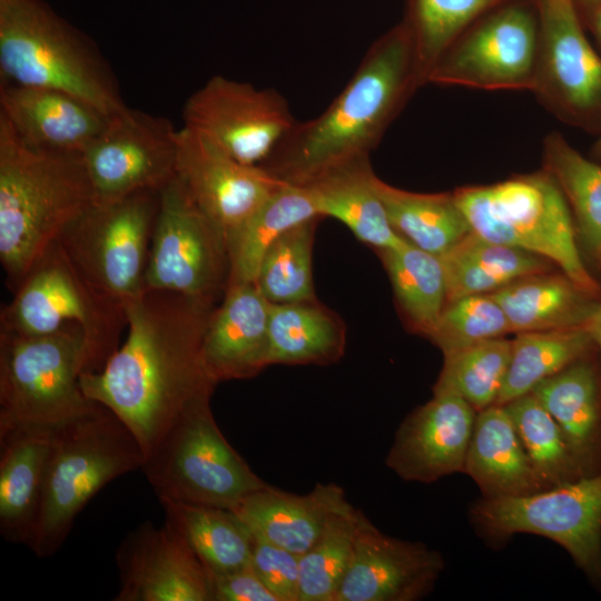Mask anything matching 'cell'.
<instances>
[{"mask_svg": "<svg viewBox=\"0 0 601 601\" xmlns=\"http://www.w3.org/2000/svg\"><path fill=\"white\" fill-rule=\"evenodd\" d=\"M159 196L146 190L93 203L57 240L92 287L124 306L145 292Z\"/></svg>", "mask_w": 601, "mask_h": 601, "instance_id": "cell-10", "label": "cell"}, {"mask_svg": "<svg viewBox=\"0 0 601 601\" xmlns=\"http://www.w3.org/2000/svg\"><path fill=\"white\" fill-rule=\"evenodd\" d=\"M110 116L62 90L0 85V117L24 144L36 149L82 155Z\"/></svg>", "mask_w": 601, "mask_h": 601, "instance_id": "cell-21", "label": "cell"}, {"mask_svg": "<svg viewBox=\"0 0 601 601\" xmlns=\"http://www.w3.org/2000/svg\"><path fill=\"white\" fill-rule=\"evenodd\" d=\"M0 75L1 82L69 92L108 115L127 107L93 42L43 0H0Z\"/></svg>", "mask_w": 601, "mask_h": 601, "instance_id": "cell-5", "label": "cell"}, {"mask_svg": "<svg viewBox=\"0 0 601 601\" xmlns=\"http://www.w3.org/2000/svg\"><path fill=\"white\" fill-rule=\"evenodd\" d=\"M592 31L601 47V2L593 7V14L591 19Z\"/></svg>", "mask_w": 601, "mask_h": 601, "instance_id": "cell-46", "label": "cell"}, {"mask_svg": "<svg viewBox=\"0 0 601 601\" xmlns=\"http://www.w3.org/2000/svg\"><path fill=\"white\" fill-rule=\"evenodd\" d=\"M503 406L535 470L550 487L584 476L559 424L532 393Z\"/></svg>", "mask_w": 601, "mask_h": 601, "instance_id": "cell-39", "label": "cell"}, {"mask_svg": "<svg viewBox=\"0 0 601 601\" xmlns=\"http://www.w3.org/2000/svg\"><path fill=\"white\" fill-rule=\"evenodd\" d=\"M501 0H413L411 27L422 85L444 52L482 12Z\"/></svg>", "mask_w": 601, "mask_h": 601, "instance_id": "cell-41", "label": "cell"}, {"mask_svg": "<svg viewBox=\"0 0 601 601\" xmlns=\"http://www.w3.org/2000/svg\"><path fill=\"white\" fill-rule=\"evenodd\" d=\"M316 219L290 228L267 249L256 286L273 304L312 302V247Z\"/></svg>", "mask_w": 601, "mask_h": 601, "instance_id": "cell-40", "label": "cell"}, {"mask_svg": "<svg viewBox=\"0 0 601 601\" xmlns=\"http://www.w3.org/2000/svg\"><path fill=\"white\" fill-rule=\"evenodd\" d=\"M511 348L512 342L500 337L445 355L433 393L457 395L476 412L493 405L509 368Z\"/></svg>", "mask_w": 601, "mask_h": 601, "instance_id": "cell-38", "label": "cell"}, {"mask_svg": "<svg viewBox=\"0 0 601 601\" xmlns=\"http://www.w3.org/2000/svg\"><path fill=\"white\" fill-rule=\"evenodd\" d=\"M443 570L439 551L387 535L364 515L334 601H416L432 591Z\"/></svg>", "mask_w": 601, "mask_h": 601, "instance_id": "cell-19", "label": "cell"}, {"mask_svg": "<svg viewBox=\"0 0 601 601\" xmlns=\"http://www.w3.org/2000/svg\"><path fill=\"white\" fill-rule=\"evenodd\" d=\"M318 217L322 216L309 187L283 180L229 244L227 287L255 283L272 244L296 225Z\"/></svg>", "mask_w": 601, "mask_h": 601, "instance_id": "cell-30", "label": "cell"}, {"mask_svg": "<svg viewBox=\"0 0 601 601\" xmlns=\"http://www.w3.org/2000/svg\"><path fill=\"white\" fill-rule=\"evenodd\" d=\"M364 513L346 501L299 556V601H334L349 565Z\"/></svg>", "mask_w": 601, "mask_h": 601, "instance_id": "cell-37", "label": "cell"}, {"mask_svg": "<svg viewBox=\"0 0 601 601\" xmlns=\"http://www.w3.org/2000/svg\"><path fill=\"white\" fill-rule=\"evenodd\" d=\"M178 132L168 119L129 107L112 114L82 154L93 203L160 191L176 176Z\"/></svg>", "mask_w": 601, "mask_h": 601, "instance_id": "cell-14", "label": "cell"}, {"mask_svg": "<svg viewBox=\"0 0 601 601\" xmlns=\"http://www.w3.org/2000/svg\"><path fill=\"white\" fill-rule=\"evenodd\" d=\"M509 332V321L499 303L490 294H479L447 303L428 337L445 356Z\"/></svg>", "mask_w": 601, "mask_h": 601, "instance_id": "cell-42", "label": "cell"}, {"mask_svg": "<svg viewBox=\"0 0 601 601\" xmlns=\"http://www.w3.org/2000/svg\"><path fill=\"white\" fill-rule=\"evenodd\" d=\"M115 601H213L208 570L169 524L130 531L116 551Z\"/></svg>", "mask_w": 601, "mask_h": 601, "instance_id": "cell-18", "label": "cell"}, {"mask_svg": "<svg viewBox=\"0 0 601 601\" xmlns=\"http://www.w3.org/2000/svg\"><path fill=\"white\" fill-rule=\"evenodd\" d=\"M490 295L515 333L588 327L599 304L564 274L549 272L519 278Z\"/></svg>", "mask_w": 601, "mask_h": 601, "instance_id": "cell-28", "label": "cell"}, {"mask_svg": "<svg viewBox=\"0 0 601 601\" xmlns=\"http://www.w3.org/2000/svg\"><path fill=\"white\" fill-rule=\"evenodd\" d=\"M578 1L584 4L592 6V7L601 2V0H574V2H578Z\"/></svg>", "mask_w": 601, "mask_h": 601, "instance_id": "cell-48", "label": "cell"}, {"mask_svg": "<svg viewBox=\"0 0 601 601\" xmlns=\"http://www.w3.org/2000/svg\"><path fill=\"white\" fill-rule=\"evenodd\" d=\"M183 118L184 127L252 166H262L297 121L278 91L224 76L190 95Z\"/></svg>", "mask_w": 601, "mask_h": 601, "instance_id": "cell-13", "label": "cell"}, {"mask_svg": "<svg viewBox=\"0 0 601 601\" xmlns=\"http://www.w3.org/2000/svg\"><path fill=\"white\" fill-rule=\"evenodd\" d=\"M270 304L255 283L227 287L201 344L203 366L214 383L252 377L267 366Z\"/></svg>", "mask_w": 601, "mask_h": 601, "instance_id": "cell-22", "label": "cell"}, {"mask_svg": "<svg viewBox=\"0 0 601 601\" xmlns=\"http://www.w3.org/2000/svg\"><path fill=\"white\" fill-rule=\"evenodd\" d=\"M592 336L593 343L598 346L601 353V302H599L594 315L588 326Z\"/></svg>", "mask_w": 601, "mask_h": 601, "instance_id": "cell-45", "label": "cell"}, {"mask_svg": "<svg viewBox=\"0 0 601 601\" xmlns=\"http://www.w3.org/2000/svg\"><path fill=\"white\" fill-rule=\"evenodd\" d=\"M544 168L562 190L581 243L601 265V165L585 158L560 134L544 140Z\"/></svg>", "mask_w": 601, "mask_h": 601, "instance_id": "cell-35", "label": "cell"}, {"mask_svg": "<svg viewBox=\"0 0 601 601\" xmlns=\"http://www.w3.org/2000/svg\"><path fill=\"white\" fill-rule=\"evenodd\" d=\"M593 154L598 159L601 160V134H600V136H599V138H598V140H597V142H595V145L593 147Z\"/></svg>", "mask_w": 601, "mask_h": 601, "instance_id": "cell-47", "label": "cell"}, {"mask_svg": "<svg viewBox=\"0 0 601 601\" xmlns=\"http://www.w3.org/2000/svg\"><path fill=\"white\" fill-rule=\"evenodd\" d=\"M126 341L95 373H82L85 395L116 414L146 456L193 402L213 393L201 344L213 303L145 289L125 306Z\"/></svg>", "mask_w": 601, "mask_h": 601, "instance_id": "cell-1", "label": "cell"}, {"mask_svg": "<svg viewBox=\"0 0 601 601\" xmlns=\"http://www.w3.org/2000/svg\"><path fill=\"white\" fill-rule=\"evenodd\" d=\"M145 456L131 431L96 402L53 427L40 504L28 548L55 554L87 503L117 477L141 469Z\"/></svg>", "mask_w": 601, "mask_h": 601, "instance_id": "cell-4", "label": "cell"}, {"mask_svg": "<svg viewBox=\"0 0 601 601\" xmlns=\"http://www.w3.org/2000/svg\"><path fill=\"white\" fill-rule=\"evenodd\" d=\"M204 395L187 406L145 456L158 499L234 510L268 485L225 439Z\"/></svg>", "mask_w": 601, "mask_h": 601, "instance_id": "cell-7", "label": "cell"}, {"mask_svg": "<svg viewBox=\"0 0 601 601\" xmlns=\"http://www.w3.org/2000/svg\"><path fill=\"white\" fill-rule=\"evenodd\" d=\"M540 32L522 6L492 14L439 59L426 82L485 90L533 89Z\"/></svg>", "mask_w": 601, "mask_h": 601, "instance_id": "cell-15", "label": "cell"}, {"mask_svg": "<svg viewBox=\"0 0 601 601\" xmlns=\"http://www.w3.org/2000/svg\"><path fill=\"white\" fill-rule=\"evenodd\" d=\"M93 201L81 154L32 148L0 117V260L12 292Z\"/></svg>", "mask_w": 601, "mask_h": 601, "instance_id": "cell-3", "label": "cell"}, {"mask_svg": "<svg viewBox=\"0 0 601 601\" xmlns=\"http://www.w3.org/2000/svg\"><path fill=\"white\" fill-rule=\"evenodd\" d=\"M159 502L165 522L187 541L208 573L229 572L250 563L255 539L233 510L167 499Z\"/></svg>", "mask_w": 601, "mask_h": 601, "instance_id": "cell-31", "label": "cell"}, {"mask_svg": "<svg viewBox=\"0 0 601 601\" xmlns=\"http://www.w3.org/2000/svg\"><path fill=\"white\" fill-rule=\"evenodd\" d=\"M347 501L343 487L317 483L306 494L266 485L244 499L233 511L255 539L304 554L317 540L328 518Z\"/></svg>", "mask_w": 601, "mask_h": 601, "instance_id": "cell-24", "label": "cell"}, {"mask_svg": "<svg viewBox=\"0 0 601 601\" xmlns=\"http://www.w3.org/2000/svg\"><path fill=\"white\" fill-rule=\"evenodd\" d=\"M476 414L457 395L434 394L398 426L387 467L404 481L421 483L464 472Z\"/></svg>", "mask_w": 601, "mask_h": 601, "instance_id": "cell-20", "label": "cell"}, {"mask_svg": "<svg viewBox=\"0 0 601 601\" xmlns=\"http://www.w3.org/2000/svg\"><path fill=\"white\" fill-rule=\"evenodd\" d=\"M453 194L474 233L554 263L580 288L597 296L599 286L581 258L569 204L545 170L462 187Z\"/></svg>", "mask_w": 601, "mask_h": 601, "instance_id": "cell-6", "label": "cell"}, {"mask_svg": "<svg viewBox=\"0 0 601 601\" xmlns=\"http://www.w3.org/2000/svg\"><path fill=\"white\" fill-rule=\"evenodd\" d=\"M252 564L278 601H299V555L255 539Z\"/></svg>", "mask_w": 601, "mask_h": 601, "instance_id": "cell-43", "label": "cell"}, {"mask_svg": "<svg viewBox=\"0 0 601 601\" xmlns=\"http://www.w3.org/2000/svg\"><path fill=\"white\" fill-rule=\"evenodd\" d=\"M213 601H278L250 563L239 569L209 573Z\"/></svg>", "mask_w": 601, "mask_h": 601, "instance_id": "cell-44", "label": "cell"}, {"mask_svg": "<svg viewBox=\"0 0 601 601\" xmlns=\"http://www.w3.org/2000/svg\"><path fill=\"white\" fill-rule=\"evenodd\" d=\"M343 349L335 319L309 302L270 304L267 365L327 364Z\"/></svg>", "mask_w": 601, "mask_h": 601, "instance_id": "cell-33", "label": "cell"}, {"mask_svg": "<svg viewBox=\"0 0 601 601\" xmlns=\"http://www.w3.org/2000/svg\"><path fill=\"white\" fill-rule=\"evenodd\" d=\"M540 39L533 91L577 122L601 115V56L587 39L574 0H539Z\"/></svg>", "mask_w": 601, "mask_h": 601, "instance_id": "cell-16", "label": "cell"}, {"mask_svg": "<svg viewBox=\"0 0 601 601\" xmlns=\"http://www.w3.org/2000/svg\"><path fill=\"white\" fill-rule=\"evenodd\" d=\"M439 257L445 275L446 304L490 294L519 278L550 270L548 259L491 242L473 230Z\"/></svg>", "mask_w": 601, "mask_h": 601, "instance_id": "cell-29", "label": "cell"}, {"mask_svg": "<svg viewBox=\"0 0 601 601\" xmlns=\"http://www.w3.org/2000/svg\"><path fill=\"white\" fill-rule=\"evenodd\" d=\"M53 427L0 425V533L28 545L37 518Z\"/></svg>", "mask_w": 601, "mask_h": 601, "instance_id": "cell-23", "label": "cell"}, {"mask_svg": "<svg viewBox=\"0 0 601 601\" xmlns=\"http://www.w3.org/2000/svg\"><path fill=\"white\" fill-rule=\"evenodd\" d=\"M228 270L220 234L175 176L160 190L145 289L214 303L218 292L227 288Z\"/></svg>", "mask_w": 601, "mask_h": 601, "instance_id": "cell-12", "label": "cell"}, {"mask_svg": "<svg viewBox=\"0 0 601 601\" xmlns=\"http://www.w3.org/2000/svg\"><path fill=\"white\" fill-rule=\"evenodd\" d=\"M87 343L70 323L42 335L0 331V425L55 427L95 404L81 386Z\"/></svg>", "mask_w": 601, "mask_h": 601, "instance_id": "cell-8", "label": "cell"}, {"mask_svg": "<svg viewBox=\"0 0 601 601\" xmlns=\"http://www.w3.org/2000/svg\"><path fill=\"white\" fill-rule=\"evenodd\" d=\"M532 393L562 430L583 475L601 472V382L581 358L543 380Z\"/></svg>", "mask_w": 601, "mask_h": 601, "instance_id": "cell-26", "label": "cell"}, {"mask_svg": "<svg viewBox=\"0 0 601 601\" xmlns=\"http://www.w3.org/2000/svg\"><path fill=\"white\" fill-rule=\"evenodd\" d=\"M470 515L479 532L496 542L518 533L556 542L601 584V472L529 495L482 497Z\"/></svg>", "mask_w": 601, "mask_h": 601, "instance_id": "cell-11", "label": "cell"}, {"mask_svg": "<svg viewBox=\"0 0 601 601\" xmlns=\"http://www.w3.org/2000/svg\"><path fill=\"white\" fill-rule=\"evenodd\" d=\"M368 156L336 166L307 185L321 216L343 223L359 240L380 250L394 248L405 239L390 224L375 188Z\"/></svg>", "mask_w": 601, "mask_h": 601, "instance_id": "cell-27", "label": "cell"}, {"mask_svg": "<svg viewBox=\"0 0 601 601\" xmlns=\"http://www.w3.org/2000/svg\"><path fill=\"white\" fill-rule=\"evenodd\" d=\"M420 86L411 27L403 22L371 46L345 88L319 116L296 121L262 167L302 185L370 156Z\"/></svg>", "mask_w": 601, "mask_h": 601, "instance_id": "cell-2", "label": "cell"}, {"mask_svg": "<svg viewBox=\"0 0 601 601\" xmlns=\"http://www.w3.org/2000/svg\"><path fill=\"white\" fill-rule=\"evenodd\" d=\"M593 344L588 327L518 333L494 404L504 405L530 393L543 380L584 358Z\"/></svg>", "mask_w": 601, "mask_h": 601, "instance_id": "cell-34", "label": "cell"}, {"mask_svg": "<svg viewBox=\"0 0 601 601\" xmlns=\"http://www.w3.org/2000/svg\"><path fill=\"white\" fill-rule=\"evenodd\" d=\"M176 176L228 246L255 210L283 183L262 166L245 165L213 141L179 129Z\"/></svg>", "mask_w": 601, "mask_h": 601, "instance_id": "cell-17", "label": "cell"}, {"mask_svg": "<svg viewBox=\"0 0 601 601\" xmlns=\"http://www.w3.org/2000/svg\"><path fill=\"white\" fill-rule=\"evenodd\" d=\"M396 298L412 325L430 336L446 305L441 259L406 239L381 250Z\"/></svg>", "mask_w": 601, "mask_h": 601, "instance_id": "cell-36", "label": "cell"}, {"mask_svg": "<svg viewBox=\"0 0 601 601\" xmlns=\"http://www.w3.org/2000/svg\"><path fill=\"white\" fill-rule=\"evenodd\" d=\"M76 323L85 334L83 373L100 371L119 347L127 317L125 306L92 287L58 242L30 268L12 299L2 307L0 331L42 335Z\"/></svg>", "mask_w": 601, "mask_h": 601, "instance_id": "cell-9", "label": "cell"}, {"mask_svg": "<svg viewBox=\"0 0 601 601\" xmlns=\"http://www.w3.org/2000/svg\"><path fill=\"white\" fill-rule=\"evenodd\" d=\"M464 473L485 499L516 497L550 486L530 460L503 405L477 412L466 454Z\"/></svg>", "mask_w": 601, "mask_h": 601, "instance_id": "cell-25", "label": "cell"}, {"mask_svg": "<svg viewBox=\"0 0 601 601\" xmlns=\"http://www.w3.org/2000/svg\"><path fill=\"white\" fill-rule=\"evenodd\" d=\"M375 188L393 229L427 253L440 256L472 230L453 193H412L377 176Z\"/></svg>", "mask_w": 601, "mask_h": 601, "instance_id": "cell-32", "label": "cell"}]
</instances>
